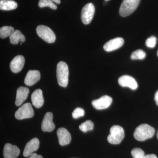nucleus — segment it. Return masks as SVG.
Masks as SVG:
<instances>
[{
	"instance_id": "obj_12",
	"label": "nucleus",
	"mask_w": 158,
	"mask_h": 158,
	"mask_svg": "<svg viewBox=\"0 0 158 158\" xmlns=\"http://www.w3.org/2000/svg\"><path fill=\"white\" fill-rule=\"evenodd\" d=\"M20 150L17 146L10 143L5 144L3 150V155L5 158H17L19 156Z\"/></svg>"
},
{
	"instance_id": "obj_30",
	"label": "nucleus",
	"mask_w": 158,
	"mask_h": 158,
	"mask_svg": "<svg viewBox=\"0 0 158 158\" xmlns=\"http://www.w3.org/2000/svg\"><path fill=\"white\" fill-rule=\"evenodd\" d=\"M144 158H157L155 154H148L145 155Z\"/></svg>"
},
{
	"instance_id": "obj_22",
	"label": "nucleus",
	"mask_w": 158,
	"mask_h": 158,
	"mask_svg": "<svg viewBox=\"0 0 158 158\" xmlns=\"http://www.w3.org/2000/svg\"><path fill=\"white\" fill-rule=\"evenodd\" d=\"M93 122L90 120H87L79 126V129L84 133L87 132L88 131H91L94 128Z\"/></svg>"
},
{
	"instance_id": "obj_5",
	"label": "nucleus",
	"mask_w": 158,
	"mask_h": 158,
	"mask_svg": "<svg viewBox=\"0 0 158 158\" xmlns=\"http://www.w3.org/2000/svg\"><path fill=\"white\" fill-rule=\"evenodd\" d=\"M36 31L37 35L46 42L53 43L56 41V35L48 27L44 25L38 26Z\"/></svg>"
},
{
	"instance_id": "obj_16",
	"label": "nucleus",
	"mask_w": 158,
	"mask_h": 158,
	"mask_svg": "<svg viewBox=\"0 0 158 158\" xmlns=\"http://www.w3.org/2000/svg\"><path fill=\"white\" fill-rule=\"evenodd\" d=\"M40 79V73L38 70H29L24 80L27 86H31L37 83Z\"/></svg>"
},
{
	"instance_id": "obj_29",
	"label": "nucleus",
	"mask_w": 158,
	"mask_h": 158,
	"mask_svg": "<svg viewBox=\"0 0 158 158\" xmlns=\"http://www.w3.org/2000/svg\"><path fill=\"white\" fill-rule=\"evenodd\" d=\"M154 100L155 101L156 104L158 106V90H157L155 94Z\"/></svg>"
},
{
	"instance_id": "obj_6",
	"label": "nucleus",
	"mask_w": 158,
	"mask_h": 158,
	"mask_svg": "<svg viewBox=\"0 0 158 158\" xmlns=\"http://www.w3.org/2000/svg\"><path fill=\"white\" fill-rule=\"evenodd\" d=\"M34 116V111L30 103H26L16 111L15 116L19 120L32 118Z\"/></svg>"
},
{
	"instance_id": "obj_19",
	"label": "nucleus",
	"mask_w": 158,
	"mask_h": 158,
	"mask_svg": "<svg viewBox=\"0 0 158 158\" xmlns=\"http://www.w3.org/2000/svg\"><path fill=\"white\" fill-rule=\"evenodd\" d=\"M17 3L13 0H0V9L4 11L14 10L17 8Z\"/></svg>"
},
{
	"instance_id": "obj_7",
	"label": "nucleus",
	"mask_w": 158,
	"mask_h": 158,
	"mask_svg": "<svg viewBox=\"0 0 158 158\" xmlns=\"http://www.w3.org/2000/svg\"><path fill=\"white\" fill-rule=\"evenodd\" d=\"M95 12V8L92 3L86 4L82 9L81 19L82 23L85 25L89 24L93 19Z\"/></svg>"
},
{
	"instance_id": "obj_34",
	"label": "nucleus",
	"mask_w": 158,
	"mask_h": 158,
	"mask_svg": "<svg viewBox=\"0 0 158 158\" xmlns=\"http://www.w3.org/2000/svg\"><path fill=\"white\" fill-rule=\"evenodd\" d=\"M157 55L158 57V50L157 51Z\"/></svg>"
},
{
	"instance_id": "obj_9",
	"label": "nucleus",
	"mask_w": 158,
	"mask_h": 158,
	"mask_svg": "<svg viewBox=\"0 0 158 158\" xmlns=\"http://www.w3.org/2000/svg\"><path fill=\"white\" fill-rule=\"evenodd\" d=\"M118 83L123 87H127L133 90L137 89L138 83L133 77L128 75H123L118 79Z\"/></svg>"
},
{
	"instance_id": "obj_13",
	"label": "nucleus",
	"mask_w": 158,
	"mask_h": 158,
	"mask_svg": "<svg viewBox=\"0 0 158 158\" xmlns=\"http://www.w3.org/2000/svg\"><path fill=\"white\" fill-rule=\"evenodd\" d=\"M53 117L52 113L51 112L46 113L41 124V129L43 131L51 132L55 128V125L53 122Z\"/></svg>"
},
{
	"instance_id": "obj_4",
	"label": "nucleus",
	"mask_w": 158,
	"mask_h": 158,
	"mask_svg": "<svg viewBox=\"0 0 158 158\" xmlns=\"http://www.w3.org/2000/svg\"><path fill=\"white\" fill-rule=\"evenodd\" d=\"M141 0H123L119 9V13L122 17H127L137 9Z\"/></svg>"
},
{
	"instance_id": "obj_23",
	"label": "nucleus",
	"mask_w": 158,
	"mask_h": 158,
	"mask_svg": "<svg viewBox=\"0 0 158 158\" xmlns=\"http://www.w3.org/2000/svg\"><path fill=\"white\" fill-rule=\"evenodd\" d=\"M146 56L145 52L142 50L138 49L132 52L131 58L132 60H143L146 57Z\"/></svg>"
},
{
	"instance_id": "obj_21",
	"label": "nucleus",
	"mask_w": 158,
	"mask_h": 158,
	"mask_svg": "<svg viewBox=\"0 0 158 158\" xmlns=\"http://www.w3.org/2000/svg\"><path fill=\"white\" fill-rule=\"evenodd\" d=\"M14 31V28L11 26L2 27L0 29V37L3 39L10 37Z\"/></svg>"
},
{
	"instance_id": "obj_28",
	"label": "nucleus",
	"mask_w": 158,
	"mask_h": 158,
	"mask_svg": "<svg viewBox=\"0 0 158 158\" xmlns=\"http://www.w3.org/2000/svg\"><path fill=\"white\" fill-rule=\"evenodd\" d=\"M29 158H43L41 155H38L37 153H34L29 156Z\"/></svg>"
},
{
	"instance_id": "obj_33",
	"label": "nucleus",
	"mask_w": 158,
	"mask_h": 158,
	"mask_svg": "<svg viewBox=\"0 0 158 158\" xmlns=\"http://www.w3.org/2000/svg\"><path fill=\"white\" fill-rule=\"evenodd\" d=\"M105 1H106V2H107V1H110V0H105Z\"/></svg>"
},
{
	"instance_id": "obj_10",
	"label": "nucleus",
	"mask_w": 158,
	"mask_h": 158,
	"mask_svg": "<svg viewBox=\"0 0 158 158\" xmlns=\"http://www.w3.org/2000/svg\"><path fill=\"white\" fill-rule=\"evenodd\" d=\"M124 44V40L121 37H116L109 40L103 46L106 52H112L121 48Z\"/></svg>"
},
{
	"instance_id": "obj_27",
	"label": "nucleus",
	"mask_w": 158,
	"mask_h": 158,
	"mask_svg": "<svg viewBox=\"0 0 158 158\" xmlns=\"http://www.w3.org/2000/svg\"><path fill=\"white\" fill-rule=\"evenodd\" d=\"M85 110L81 108H77L72 113V116L73 118H78L82 117L85 115Z\"/></svg>"
},
{
	"instance_id": "obj_18",
	"label": "nucleus",
	"mask_w": 158,
	"mask_h": 158,
	"mask_svg": "<svg viewBox=\"0 0 158 158\" xmlns=\"http://www.w3.org/2000/svg\"><path fill=\"white\" fill-rule=\"evenodd\" d=\"M29 89L26 87H20L17 89L15 104L16 106H21L27 98Z\"/></svg>"
},
{
	"instance_id": "obj_14",
	"label": "nucleus",
	"mask_w": 158,
	"mask_h": 158,
	"mask_svg": "<svg viewBox=\"0 0 158 158\" xmlns=\"http://www.w3.org/2000/svg\"><path fill=\"white\" fill-rule=\"evenodd\" d=\"M40 141L38 138H34L31 139L26 144L24 150V156L29 157L34 152L36 151L39 147Z\"/></svg>"
},
{
	"instance_id": "obj_17",
	"label": "nucleus",
	"mask_w": 158,
	"mask_h": 158,
	"mask_svg": "<svg viewBox=\"0 0 158 158\" xmlns=\"http://www.w3.org/2000/svg\"><path fill=\"white\" fill-rule=\"evenodd\" d=\"M31 100L34 106L37 108L41 107L44 103L43 92L41 89H37L31 95Z\"/></svg>"
},
{
	"instance_id": "obj_31",
	"label": "nucleus",
	"mask_w": 158,
	"mask_h": 158,
	"mask_svg": "<svg viewBox=\"0 0 158 158\" xmlns=\"http://www.w3.org/2000/svg\"><path fill=\"white\" fill-rule=\"evenodd\" d=\"M51 1L53 2L56 3L57 4H59L61 2L60 0H51Z\"/></svg>"
},
{
	"instance_id": "obj_11",
	"label": "nucleus",
	"mask_w": 158,
	"mask_h": 158,
	"mask_svg": "<svg viewBox=\"0 0 158 158\" xmlns=\"http://www.w3.org/2000/svg\"><path fill=\"white\" fill-rule=\"evenodd\" d=\"M57 135L60 145L65 146L70 143L71 141V136L66 129L63 127L59 128L57 130Z\"/></svg>"
},
{
	"instance_id": "obj_20",
	"label": "nucleus",
	"mask_w": 158,
	"mask_h": 158,
	"mask_svg": "<svg viewBox=\"0 0 158 158\" xmlns=\"http://www.w3.org/2000/svg\"><path fill=\"white\" fill-rule=\"evenodd\" d=\"M10 42L13 44H17L19 43H23L25 40V37L19 30L15 31L9 37Z\"/></svg>"
},
{
	"instance_id": "obj_2",
	"label": "nucleus",
	"mask_w": 158,
	"mask_h": 158,
	"mask_svg": "<svg viewBox=\"0 0 158 158\" xmlns=\"http://www.w3.org/2000/svg\"><path fill=\"white\" fill-rule=\"evenodd\" d=\"M57 78L59 86L63 88L67 87L69 81L68 65L64 62H59L57 66Z\"/></svg>"
},
{
	"instance_id": "obj_25",
	"label": "nucleus",
	"mask_w": 158,
	"mask_h": 158,
	"mask_svg": "<svg viewBox=\"0 0 158 158\" xmlns=\"http://www.w3.org/2000/svg\"><path fill=\"white\" fill-rule=\"evenodd\" d=\"M131 153L133 158H144L145 156L144 152L140 148H134Z\"/></svg>"
},
{
	"instance_id": "obj_26",
	"label": "nucleus",
	"mask_w": 158,
	"mask_h": 158,
	"mask_svg": "<svg viewBox=\"0 0 158 158\" xmlns=\"http://www.w3.org/2000/svg\"><path fill=\"white\" fill-rule=\"evenodd\" d=\"M157 39L155 36H151L146 40L145 44L147 47L153 48L156 44Z\"/></svg>"
},
{
	"instance_id": "obj_24",
	"label": "nucleus",
	"mask_w": 158,
	"mask_h": 158,
	"mask_svg": "<svg viewBox=\"0 0 158 158\" xmlns=\"http://www.w3.org/2000/svg\"><path fill=\"white\" fill-rule=\"evenodd\" d=\"M38 6L41 8L48 7L54 10L57 9V6L51 0H40Z\"/></svg>"
},
{
	"instance_id": "obj_32",
	"label": "nucleus",
	"mask_w": 158,
	"mask_h": 158,
	"mask_svg": "<svg viewBox=\"0 0 158 158\" xmlns=\"http://www.w3.org/2000/svg\"><path fill=\"white\" fill-rule=\"evenodd\" d=\"M157 138H158V132H157Z\"/></svg>"
},
{
	"instance_id": "obj_3",
	"label": "nucleus",
	"mask_w": 158,
	"mask_h": 158,
	"mask_svg": "<svg viewBox=\"0 0 158 158\" xmlns=\"http://www.w3.org/2000/svg\"><path fill=\"white\" fill-rule=\"evenodd\" d=\"M124 131L118 125H114L110 128V134L107 137L108 142L111 144H120L124 138Z\"/></svg>"
},
{
	"instance_id": "obj_1",
	"label": "nucleus",
	"mask_w": 158,
	"mask_h": 158,
	"mask_svg": "<svg viewBox=\"0 0 158 158\" xmlns=\"http://www.w3.org/2000/svg\"><path fill=\"white\" fill-rule=\"evenodd\" d=\"M155 133V130L147 124L140 125L136 128L134 133V138L139 141H144L152 138Z\"/></svg>"
},
{
	"instance_id": "obj_15",
	"label": "nucleus",
	"mask_w": 158,
	"mask_h": 158,
	"mask_svg": "<svg viewBox=\"0 0 158 158\" xmlns=\"http://www.w3.org/2000/svg\"><path fill=\"white\" fill-rule=\"evenodd\" d=\"M25 64V58L22 56H16L12 59L10 64V68L14 73L19 72L23 68Z\"/></svg>"
},
{
	"instance_id": "obj_8",
	"label": "nucleus",
	"mask_w": 158,
	"mask_h": 158,
	"mask_svg": "<svg viewBox=\"0 0 158 158\" xmlns=\"http://www.w3.org/2000/svg\"><path fill=\"white\" fill-rule=\"evenodd\" d=\"M113 99L108 95H104L98 99L92 101L91 104L93 107L97 110H104L110 107Z\"/></svg>"
}]
</instances>
